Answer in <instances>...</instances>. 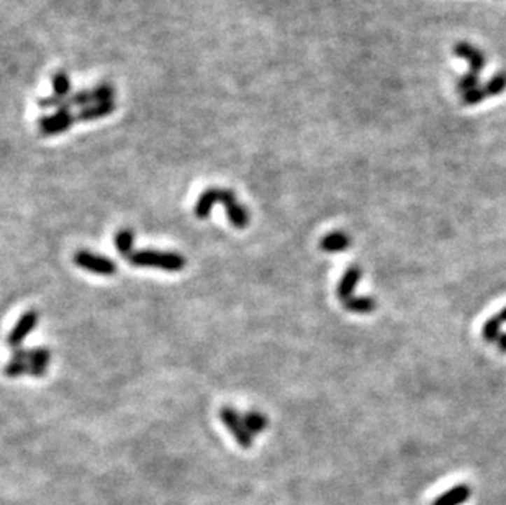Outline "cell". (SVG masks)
<instances>
[{"instance_id":"8","label":"cell","mask_w":506,"mask_h":505,"mask_svg":"<svg viewBox=\"0 0 506 505\" xmlns=\"http://www.w3.org/2000/svg\"><path fill=\"white\" fill-rule=\"evenodd\" d=\"M454 53L457 57H462V60L469 62L470 72H474V74H479V72L484 69L486 64L484 53H482L480 50H477L475 46H472L470 43H465V41L457 43V45L454 46Z\"/></svg>"},{"instance_id":"3","label":"cell","mask_w":506,"mask_h":505,"mask_svg":"<svg viewBox=\"0 0 506 505\" xmlns=\"http://www.w3.org/2000/svg\"><path fill=\"white\" fill-rule=\"evenodd\" d=\"M76 122V115L71 110H56L55 113L38 118V133L41 137H56L69 132Z\"/></svg>"},{"instance_id":"6","label":"cell","mask_w":506,"mask_h":505,"mask_svg":"<svg viewBox=\"0 0 506 505\" xmlns=\"http://www.w3.org/2000/svg\"><path fill=\"white\" fill-rule=\"evenodd\" d=\"M36 321L38 314L35 310L25 312V314L18 319L10 333H8V345H10L12 348H20L23 340H25L27 336L31 333V330L36 326Z\"/></svg>"},{"instance_id":"14","label":"cell","mask_w":506,"mask_h":505,"mask_svg":"<svg viewBox=\"0 0 506 505\" xmlns=\"http://www.w3.org/2000/svg\"><path fill=\"white\" fill-rule=\"evenodd\" d=\"M351 247V238L343 232H332L323 237L320 248L326 253H341Z\"/></svg>"},{"instance_id":"18","label":"cell","mask_w":506,"mask_h":505,"mask_svg":"<svg viewBox=\"0 0 506 505\" xmlns=\"http://www.w3.org/2000/svg\"><path fill=\"white\" fill-rule=\"evenodd\" d=\"M501 326H503V321H501L498 315L490 317V319L484 324V326H482V338H484L485 341H489V343L498 341L500 336L503 335Z\"/></svg>"},{"instance_id":"24","label":"cell","mask_w":506,"mask_h":505,"mask_svg":"<svg viewBox=\"0 0 506 505\" xmlns=\"http://www.w3.org/2000/svg\"><path fill=\"white\" fill-rule=\"evenodd\" d=\"M496 345H498V350L503 351V353H506V333H503L498 338V341H496Z\"/></svg>"},{"instance_id":"7","label":"cell","mask_w":506,"mask_h":505,"mask_svg":"<svg viewBox=\"0 0 506 505\" xmlns=\"http://www.w3.org/2000/svg\"><path fill=\"white\" fill-rule=\"evenodd\" d=\"M363 277V271H360L359 266H349L346 269V272L341 277V281L337 282V289H336V294L337 299L348 302L349 299L354 297V291L358 287V284Z\"/></svg>"},{"instance_id":"5","label":"cell","mask_w":506,"mask_h":505,"mask_svg":"<svg viewBox=\"0 0 506 505\" xmlns=\"http://www.w3.org/2000/svg\"><path fill=\"white\" fill-rule=\"evenodd\" d=\"M220 204H223L226 209V215H228L230 223L233 225L234 228H246L249 223V215L243 205L239 204L233 191L230 189H221L220 194Z\"/></svg>"},{"instance_id":"11","label":"cell","mask_w":506,"mask_h":505,"mask_svg":"<svg viewBox=\"0 0 506 505\" xmlns=\"http://www.w3.org/2000/svg\"><path fill=\"white\" fill-rule=\"evenodd\" d=\"M30 369V350L15 348L10 361H8L6 374L8 378H20L23 374H28Z\"/></svg>"},{"instance_id":"9","label":"cell","mask_w":506,"mask_h":505,"mask_svg":"<svg viewBox=\"0 0 506 505\" xmlns=\"http://www.w3.org/2000/svg\"><path fill=\"white\" fill-rule=\"evenodd\" d=\"M220 194H221V187H209V189L202 192L194 207V214L197 219L200 220L209 219L210 212L213 210L215 204H218L220 202Z\"/></svg>"},{"instance_id":"16","label":"cell","mask_w":506,"mask_h":505,"mask_svg":"<svg viewBox=\"0 0 506 505\" xmlns=\"http://www.w3.org/2000/svg\"><path fill=\"white\" fill-rule=\"evenodd\" d=\"M375 300L372 297H353L348 302H344V309L348 312H353V314H370V312L375 310Z\"/></svg>"},{"instance_id":"20","label":"cell","mask_w":506,"mask_h":505,"mask_svg":"<svg viewBox=\"0 0 506 505\" xmlns=\"http://www.w3.org/2000/svg\"><path fill=\"white\" fill-rule=\"evenodd\" d=\"M484 88L489 97H491V95H500L506 89V74L505 72H500V74L493 76Z\"/></svg>"},{"instance_id":"13","label":"cell","mask_w":506,"mask_h":505,"mask_svg":"<svg viewBox=\"0 0 506 505\" xmlns=\"http://www.w3.org/2000/svg\"><path fill=\"white\" fill-rule=\"evenodd\" d=\"M470 497V487L465 484L454 485L451 490H447L442 495H440L433 505H462L467 499Z\"/></svg>"},{"instance_id":"10","label":"cell","mask_w":506,"mask_h":505,"mask_svg":"<svg viewBox=\"0 0 506 505\" xmlns=\"http://www.w3.org/2000/svg\"><path fill=\"white\" fill-rule=\"evenodd\" d=\"M115 112V102L110 100V102H99L87 105V107L79 109V112L76 113L77 122H94V120H100L108 117Z\"/></svg>"},{"instance_id":"19","label":"cell","mask_w":506,"mask_h":505,"mask_svg":"<svg viewBox=\"0 0 506 505\" xmlns=\"http://www.w3.org/2000/svg\"><path fill=\"white\" fill-rule=\"evenodd\" d=\"M243 418H244L246 427H248V430L253 433V435H256V433H262L267 428V418H266V415H262L261 412L249 410L244 413Z\"/></svg>"},{"instance_id":"15","label":"cell","mask_w":506,"mask_h":505,"mask_svg":"<svg viewBox=\"0 0 506 505\" xmlns=\"http://www.w3.org/2000/svg\"><path fill=\"white\" fill-rule=\"evenodd\" d=\"M133 247H134L133 230L123 228V230H120L117 235H115V248H117V251L122 254L123 258L128 259L129 256H132V254L134 253Z\"/></svg>"},{"instance_id":"17","label":"cell","mask_w":506,"mask_h":505,"mask_svg":"<svg viewBox=\"0 0 506 505\" xmlns=\"http://www.w3.org/2000/svg\"><path fill=\"white\" fill-rule=\"evenodd\" d=\"M52 84V94L57 97H69L71 92V78L64 71H57L51 78Z\"/></svg>"},{"instance_id":"1","label":"cell","mask_w":506,"mask_h":505,"mask_svg":"<svg viewBox=\"0 0 506 505\" xmlns=\"http://www.w3.org/2000/svg\"><path fill=\"white\" fill-rule=\"evenodd\" d=\"M128 261L138 268H156L169 272H179L185 268L187 259L176 251H156V249H139Z\"/></svg>"},{"instance_id":"23","label":"cell","mask_w":506,"mask_h":505,"mask_svg":"<svg viewBox=\"0 0 506 505\" xmlns=\"http://www.w3.org/2000/svg\"><path fill=\"white\" fill-rule=\"evenodd\" d=\"M486 97H489V95H486L485 88H480L479 85L477 89L462 95V100H464L465 105H475V104H480L482 100H485Z\"/></svg>"},{"instance_id":"4","label":"cell","mask_w":506,"mask_h":505,"mask_svg":"<svg viewBox=\"0 0 506 505\" xmlns=\"http://www.w3.org/2000/svg\"><path fill=\"white\" fill-rule=\"evenodd\" d=\"M74 263L84 269V271L99 274V276H113V274L117 272V264H115L112 259L99 256V254L87 251V249L76 251Z\"/></svg>"},{"instance_id":"12","label":"cell","mask_w":506,"mask_h":505,"mask_svg":"<svg viewBox=\"0 0 506 505\" xmlns=\"http://www.w3.org/2000/svg\"><path fill=\"white\" fill-rule=\"evenodd\" d=\"M51 353L48 348H33L30 350V369H28V374L33 378H43L46 373L48 364H50Z\"/></svg>"},{"instance_id":"2","label":"cell","mask_w":506,"mask_h":505,"mask_svg":"<svg viewBox=\"0 0 506 505\" xmlns=\"http://www.w3.org/2000/svg\"><path fill=\"white\" fill-rule=\"evenodd\" d=\"M218 415L221 423H223V425L230 430L231 435L234 436L236 443H238L241 448L249 450L251 446H253L254 435L248 430V427H246L244 418L241 417L233 407H221Z\"/></svg>"},{"instance_id":"21","label":"cell","mask_w":506,"mask_h":505,"mask_svg":"<svg viewBox=\"0 0 506 505\" xmlns=\"http://www.w3.org/2000/svg\"><path fill=\"white\" fill-rule=\"evenodd\" d=\"M92 90H94L95 104H99V102H110V100H113V97H115L113 85L108 84V83H100L99 85H95V88H94Z\"/></svg>"},{"instance_id":"25","label":"cell","mask_w":506,"mask_h":505,"mask_svg":"<svg viewBox=\"0 0 506 505\" xmlns=\"http://www.w3.org/2000/svg\"><path fill=\"white\" fill-rule=\"evenodd\" d=\"M498 317H500V319H501V321H503V324H506V307H505V309H503V310H501V312H500V314H498Z\"/></svg>"},{"instance_id":"22","label":"cell","mask_w":506,"mask_h":505,"mask_svg":"<svg viewBox=\"0 0 506 505\" xmlns=\"http://www.w3.org/2000/svg\"><path fill=\"white\" fill-rule=\"evenodd\" d=\"M479 88V74H474V72L469 71V74L462 76L459 83H457V89L461 90L462 95L470 92V90H474Z\"/></svg>"}]
</instances>
